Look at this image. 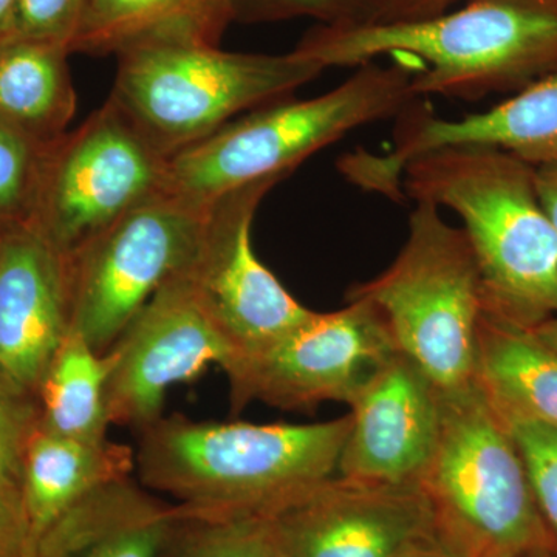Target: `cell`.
Listing matches in <instances>:
<instances>
[{
  "instance_id": "1",
  "label": "cell",
  "mask_w": 557,
  "mask_h": 557,
  "mask_svg": "<svg viewBox=\"0 0 557 557\" xmlns=\"http://www.w3.org/2000/svg\"><path fill=\"white\" fill-rule=\"evenodd\" d=\"M293 51L325 70L401 54L421 64L417 98L479 101L557 73V0H468L412 24L319 25Z\"/></svg>"
},
{
  "instance_id": "2",
  "label": "cell",
  "mask_w": 557,
  "mask_h": 557,
  "mask_svg": "<svg viewBox=\"0 0 557 557\" xmlns=\"http://www.w3.org/2000/svg\"><path fill=\"white\" fill-rule=\"evenodd\" d=\"M350 416L310 424L160 417L138 431L135 472L190 511L271 516L338 471Z\"/></svg>"
},
{
  "instance_id": "3",
  "label": "cell",
  "mask_w": 557,
  "mask_h": 557,
  "mask_svg": "<svg viewBox=\"0 0 557 557\" xmlns=\"http://www.w3.org/2000/svg\"><path fill=\"white\" fill-rule=\"evenodd\" d=\"M401 188L463 220L485 313L525 329L557 317V233L534 166L502 149L449 146L409 161Z\"/></svg>"
},
{
  "instance_id": "4",
  "label": "cell",
  "mask_w": 557,
  "mask_h": 557,
  "mask_svg": "<svg viewBox=\"0 0 557 557\" xmlns=\"http://www.w3.org/2000/svg\"><path fill=\"white\" fill-rule=\"evenodd\" d=\"M391 64L358 67L335 89L309 100L270 102L231 121L168 160L164 190L199 205L260 182H282L319 150L350 132L398 119L417 98L421 64L394 54Z\"/></svg>"
},
{
  "instance_id": "5",
  "label": "cell",
  "mask_w": 557,
  "mask_h": 557,
  "mask_svg": "<svg viewBox=\"0 0 557 557\" xmlns=\"http://www.w3.org/2000/svg\"><path fill=\"white\" fill-rule=\"evenodd\" d=\"M119 60L110 100L166 157L325 72L295 51L233 53L200 42L152 44Z\"/></svg>"
},
{
  "instance_id": "6",
  "label": "cell",
  "mask_w": 557,
  "mask_h": 557,
  "mask_svg": "<svg viewBox=\"0 0 557 557\" xmlns=\"http://www.w3.org/2000/svg\"><path fill=\"white\" fill-rule=\"evenodd\" d=\"M348 296L368 299L380 310L399 354L440 391L474 380L485 313L482 278L467 233L446 222L440 208L416 201L397 258Z\"/></svg>"
},
{
  "instance_id": "7",
  "label": "cell",
  "mask_w": 557,
  "mask_h": 557,
  "mask_svg": "<svg viewBox=\"0 0 557 557\" xmlns=\"http://www.w3.org/2000/svg\"><path fill=\"white\" fill-rule=\"evenodd\" d=\"M421 486L471 557L553 549L518 445L475 380L442 391L437 450Z\"/></svg>"
},
{
  "instance_id": "8",
  "label": "cell",
  "mask_w": 557,
  "mask_h": 557,
  "mask_svg": "<svg viewBox=\"0 0 557 557\" xmlns=\"http://www.w3.org/2000/svg\"><path fill=\"white\" fill-rule=\"evenodd\" d=\"M209 207L163 190L65 255L70 330L104 355L161 285L188 265Z\"/></svg>"
},
{
  "instance_id": "9",
  "label": "cell",
  "mask_w": 557,
  "mask_h": 557,
  "mask_svg": "<svg viewBox=\"0 0 557 557\" xmlns=\"http://www.w3.org/2000/svg\"><path fill=\"white\" fill-rule=\"evenodd\" d=\"M168 160L109 98L47 148L30 225L69 255L163 193Z\"/></svg>"
},
{
  "instance_id": "10",
  "label": "cell",
  "mask_w": 557,
  "mask_h": 557,
  "mask_svg": "<svg viewBox=\"0 0 557 557\" xmlns=\"http://www.w3.org/2000/svg\"><path fill=\"white\" fill-rule=\"evenodd\" d=\"M398 354L383 314L368 299L348 296L343 309L313 311L269 346L240 355L223 368L231 409L260 401L282 410L351 401Z\"/></svg>"
},
{
  "instance_id": "11",
  "label": "cell",
  "mask_w": 557,
  "mask_h": 557,
  "mask_svg": "<svg viewBox=\"0 0 557 557\" xmlns=\"http://www.w3.org/2000/svg\"><path fill=\"white\" fill-rule=\"evenodd\" d=\"M277 183H256L212 201L196 252L180 271L230 341L234 358L269 346L313 313L260 262L252 247L256 211Z\"/></svg>"
},
{
  "instance_id": "12",
  "label": "cell",
  "mask_w": 557,
  "mask_h": 557,
  "mask_svg": "<svg viewBox=\"0 0 557 557\" xmlns=\"http://www.w3.org/2000/svg\"><path fill=\"white\" fill-rule=\"evenodd\" d=\"M234 355L188 282L175 274L102 355L110 426H149L163 417L172 386L197 379L208 366L225 368Z\"/></svg>"
},
{
  "instance_id": "13",
  "label": "cell",
  "mask_w": 557,
  "mask_h": 557,
  "mask_svg": "<svg viewBox=\"0 0 557 557\" xmlns=\"http://www.w3.org/2000/svg\"><path fill=\"white\" fill-rule=\"evenodd\" d=\"M269 518L282 557H401L440 530L423 486L338 474Z\"/></svg>"
},
{
  "instance_id": "14",
  "label": "cell",
  "mask_w": 557,
  "mask_h": 557,
  "mask_svg": "<svg viewBox=\"0 0 557 557\" xmlns=\"http://www.w3.org/2000/svg\"><path fill=\"white\" fill-rule=\"evenodd\" d=\"M417 101L398 116L392 149L384 153L358 149L341 159V174L351 185L387 199L405 200L401 177L406 164L449 146L502 149L534 168L557 163V73L463 119H440Z\"/></svg>"
},
{
  "instance_id": "15",
  "label": "cell",
  "mask_w": 557,
  "mask_h": 557,
  "mask_svg": "<svg viewBox=\"0 0 557 557\" xmlns=\"http://www.w3.org/2000/svg\"><path fill=\"white\" fill-rule=\"evenodd\" d=\"M350 408L336 474L386 485H421L442 428V391L426 373L398 351Z\"/></svg>"
},
{
  "instance_id": "16",
  "label": "cell",
  "mask_w": 557,
  "mask_h": 557,
  "mask_svg": "<svg viewBox=\"0 0 557 557\" xmlns=\"http://www.w3.org/2000/svg\"><path fill=\"white\" fill-rule=\"evenodd\" d=\"M69 330L64 256L32 225L0 231V383L36 403Z\"/></svg>"
},
{
  "instance_id": "17",
  "label": "cell",
  "mask_w": 557,
  "mask_h": 557,
  "mask_svg": "<svg viewBox=\"0 0 557 557\" xmlns=\"http://www.w3.org/2000/svg\"><path fill=\"white\" fill-rule=\"evenodd\" d=\"M180 516L178 504L131 475L67 509L36 541L32 557H160Z\"/></svg>"
},
{
  "instance_id": "18",
  "label": "cell",
  "mask_w": 557,
  "mask_h": 557,
  "mask_svg": "<svg viewBox=\"0 0 557 557\" xmlns=\"http://www.w3.org/2000/svg\"><path fill=\"white\" fill-rule=\"evenodd\" d=\"M135 450L102 440H79L33 428L22 457L21 505L32 544L94 491L131 478ZM33 553V552H32Z\"/></svg>"
},
{
  "instance_id": "19",
  "label": "cell",
  "mask_w": 557,
  "mask_h": 557,
  "mask_svg": "<svg viewBox=\"0 0 557 557\" xmlns=\"http://www.w3.org/2000/svg\"><path fill=\"white\" fill-rule=\"evenodd\" d=\"M233 21L228 0H87L72 53L121 54L152 44L218 46Z\"/></svg>"
},
{
  "instance_id": "20",
  "label": "cell",
  "mask_w": 557,
  "mask_h": 557,
  "mask_svg": "<svg viewBox=\"0 0 557 557\" xmlns=\"http://www.w3.org/2000/svg\"><path fill=\"white\" fill-rule=\"evenodd\" d=\"M474 380L502 417L557 429V351L530 329L483 313Z\"/></svg>"
},
{
  "instance_id": "21",
  "label": "cell",
  "mask_w": 557,
  "mask_h": 557,
  "mask_svg": "<svg viewBox=\"0 0 557 557\" xmlns=\"http://www.w3.org/2000/svg\"><path fill=\"white\" fill-rule=\"evenodd\" d=\"M69 51L33 40H0V120L38 145L67 134L76 112Z\"/></svg>"
},
{
  "instance_id": "22",
  "label": "cell",
  "mask_w": 557,
  "mask_h": 557,
  "mask_svg": "<svg viewBox=\"0 0 557 557\" xmlns=\"http://www.w3.org/2000/svg\"><path fill=\"white\" fill-rule=\"evenodd\" d=\"M106 380L104 357L69 330L40 381L39 426L70 438H108Z\"/></svg>"
},
{
  "instance_id": "23",
  "label": "cell",
  "mask_w": 557,
  "mask_h": 557,
  "mask_svg": "<svg viewBox=\"0 0 557 557\" xmlns=\"http://www.w3.org/2000/svg\"><path fill=\"white\" fill-rule=\"evenodd\" d=\"M160 557L282 556L269 516L207 515L182 507Z\"/></svg>"
},
{
  "instance_id": "24",
  "label": "cell",
  "mask_w": 557,
  "mask_h": 557,
  "mask_svg": "<svg viewBox=\"0 0 557 557\" xmlns=\"http://www.w3.org/2000/svg\"><path fill=\"white\" fill-rule=\"evenodd\" d=\"M47 148L0 120V231L30 225Z\"/></svg>"
},
{
  "instance_id": "25",
  "label": "cell",
  "mask_w": 557,
  "mask_h": 557,
  "mask_svg": "<svg viewBox=\"0 0 557 557\" xmlns=\"http://www.w3.org/2000/svg\"><path fill=\"white\" fill-rule=\"evenodd\" d=\"M504 421L525 463L534 500L557 555V429L522 418Z\"/></svg>"
},
{
  "instance_id": "26",
  "label": "cell",
  "mask_w": 557,
  "mask_h": 557,
  "mask_svg": "<svg viewBox=\"0 0 557 557\" xmlns=\"http://www.w3.org/2000/svg\"><path fill=\"white\" fill-rule=\"evenodd\" d=\"M234 21L277 22L311 17L325 27H361L373 22V0H228Z\"/></svg>"
},
{
  "instance_id": "27",
  "label": "cell",
  "mask_w": 557,
  "mask_h": 557,
  "mask_svg": "<svg viewBox=\"0 0 557 557\" xmlns=\"http://www.w3.org/2000/svg\"><path fill=\"white\" fill-rule=\"evenodd\" d=\"M86 5L87 0H17L5 39L50 44L72 53Z\"/></svg>"
},
{
  "instance_id": "28",
  "label": "cell",
  "mask_w": 557,
  "mask_h": 557,
  "mask_svg": "<svg viewBox=\"0 0 557 557\" xmlns=\"http://www.w3.org/2000/svg\"><path fill=\"white\" fill-rule=\"evenodd\" d=\"M36 423L38 405L0 383V490L20 504L22 457Z\"/></svg>"
},
{
  "instance_id": "29",
  "label": "cell",
  "mask_w": 557,
  "mask_h": 557,
  "mask_svg": "<svg viewBox=\"0 0 557 557\" xmlns=\"http://www.w3.org/2000/svg\"><path fill=\"white\" fill-rule=\"evenodd\" d=\"M457 0H373V24H412L446 13Z\"/></svg>"
},
{
  "instance_id": "30",
  "label": "cell",
  "mask_w": 557,
  "mask_h": 557,
  "mask_svg": "<svg viewBox=\"0 0 557 557\" xmlns=\"http://www.w3.org/2000/svg\"><path fill=\"white\" fill-rule=\"evenodd\" d=\"M30 531L20 502L0 490V557H32Z\"/></svg>"
},
{
  "instance_id": "31",
  "label": "cell",
  "mask_w": 557,
  "mask_h": 557,
  "mask_svg": "<svg viewBox=\"0 0 557 557\" xmlns=\"http://www.w3.org/2000/svg\"><path fill=\"white\" fill-rule=\"evenodd\" d=\"M401 557H471V555L440 527L437 533L424 539Z\"/></svg>"
},
{
  "instance_id": "32",
  "label": "cell",
  "mask_w": 557,
  "mask_h": 557,
  "mask_svg": "<svg viewBox=\"0 0 557 557\" xmlns=\"http://www.w3.org/2000/svg\"><path fill=\"white\" fill-rule=\"evenodd\" d=\"M539 201L557 233V163L534 168Z\"/></svg>"
},
{
  "instance_id": "33",
  "label": "cell",
  "mask_w": 557,
  "mask_h": 557,
  "mask_svg": "<svg viewBox=\"0 0 557 557\" xmlns=\"http://www.w3.org/2000/svg\"><path fill=\"white\" fill-rule=\"evenodd\" d=\"M545 346L557 351V317L541 322L536 327L530 329Z\"/></svg>"
},
{
  "instance_id": "34",
  "label": "cell",
  "mask_w": 557,
  "mask_h": 557,
  "mask_svg": "<svg viewBox=\"0 0 557 557\" xmlns=\"http://www.w3.org/2000/svg\"><path fill=\"white\" fill-rule=\"evenodd\" d=\"M16 5L17 0H0V40L9 36Z\"/></svg>"
},
{
  "instance_id": "35",
  "label": "cell",
  "mask_w": 557,
  "mask_h": 557,
  "mask_svg": "<svg viewBox=\"0 0 557 557\" xmlns=\"http://www.w3.org/2000/svg\"><path fill=\"white\" fill-rule=\"evenodd\" d=\"M478 557H557V555L552 548H539L519 553H491V555H482Z\"/></svg>"
}]
</instances>
